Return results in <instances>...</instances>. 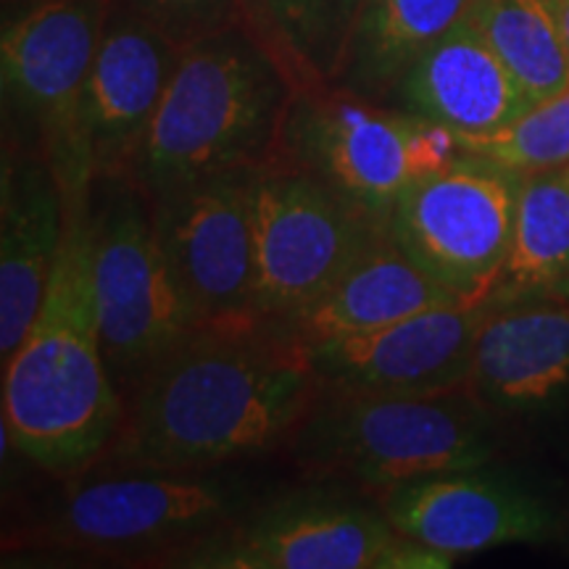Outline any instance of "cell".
<instances>
[{"mask_svg":"<svg viewBox=\"0 0 569 569\" xmlns=\"http://www.w3.org/2000/svg\"><path fill=\"white\" fill-rule=\"evenodd\" d=\"M490 303H448L380 330L309 346L319 388L365 396H436L467 388Z\"/></svg>","mask_w":569,"mask_h":569,"instance_id":"cell-13","label":"cell"},{"mask_svg":"<svg viewBox=\"0 0 569 569\" xmlns=\"http://www.w3.org/2000/svg\"><path fill=\"white\" fill-rule=\"evenodd\" d=\"M386 103L467 138L509 124L532 101L467 17L409 63Z\"/></svg>","mask_w":569,"mask_h":569,"instance_id":"cell-18","label":"cell"},{"mask_svg":"<svg viewBox=\"0 0 569 569\" xmlns=\"http://www.w3.org/2000/svg\"><path fill=\"white\" fill-rule=\"evenodd\" d=\"M478 0H365L338 88L386 103L425 48L472 13Z\"/></svg>","mask_w":569,"mask_h":569,"instance_id":"cell-22","label":"cell"},{"mask_svg":"<svg viewBox=\"0 0 569 569\" xmlns=\"http://www.w3.org/2000/svg\"><path fill=\"white\" fill-rule=\"evenodd\" d=\"M90 240L103 356L127 398L196 327L156 238L151 203L130 177L92 180Z\"/></svg>","mask_w":569,"mask_h":569,"instance_id":"cell-9","label":"cell"},{"mask_svg":"<svg viewBox=\"0 0 569 569\" xmlns=\"http://www.w3.org/2000/svg\"><path fill=\"white\" fill-rule=\"evenodd\" d=\"M111 0H3L0 106L3 148L40 153L69 203L90 198L80 101Z\"/></svg>","mask_w":569,"mask_h":569,"instance_id":"cell-6","label":"cell"},{"mask_svg":"<svg viewBox=\"0 0 569 569\" xmlns=\"http://www.w3.org/2000/svg\"><path fill=\"white\" fill-rule=\"evenodd\" d=\"M553 9H557L561 32H565L567 48H569V0H553Z\"/></svg>","mask_w":569,"mask_h":569,"instance_id":"cell-26","label":"cell"},{"mask_svg":"<svg viewBox=\"0 0 569 569\" xmlns=\"http://www.w3.org/2000/svg\"><path fill=\"white\" fill-rule=\"evenodd\" d=\"M293 92L243 24L182 48L130 180L153 201L203 177L269 167Z\"/></svg>","mask_w":569,"mask_h":569,"instance_id":"cell-3","label":"cell"},{"mask_svg":"<svg viewBox=\"0 0 569 569\" xmlns=\"http://www.w3.org/2000/svg\"><path fill=\"white\" fill-rule=\"evenodd\" d=\"M317 393L309 351L274 327H196L124 398L92 472H206L267 457L288 448Z\"/></svg>","mask_w":569,"mask_h":569,"instance_id":"cell-1","label":"cell"},{"mask_svg":"<svg viewBox=\"0 0 569 569\" xmlns=\"http://www.w3.org/2000/svg\"><path fill=\"white\" fill-rule=\"evenodd\" d=\"M403 538L457 561L498 546L540 543L557 519L540 498L482 469L430 475L372 496Z\"/></svg>","mask_w":569,"mask_h":569,"instance_id":"cell-14","label":"cell"},{"mask_svg":"<svg viewBox=\"0 0 569 569\" xmlns=\"http://www.w3.org/2000/svg\"><path fill=\"white\" fill-rule=\"evenodd\" d=\"M309 482L377 496L430 475L486 469L493 425L467 388L436 396H365L319 388L288 443Z\"/></svg>","mask_w":569,"mask_h":569,"instance_id":"cell-4","label":"cell"},{"mask_svg":"<svg viewBox=\"0 0 569 569\" xmlns=\"http://www.w3.org/2000/svg\"><path fill=\"white\" fill-rule=\"evenodd\" d=\"M124 417L101 346L92 284L90 198L69 203L67 238L48 293L3 361V427L11 448L59 480L92 472Z\"/></svg>","mask_w":569,"mask_h":569,"instance_id":"cell-2","label":"cell"},{"mask_svg":"<svg viewBox=\"0 0 569 569\" xmlns=\"http://www.w3.org/2000/svg\"><path fill=\"white\" fill-rule=\"evenodd\" d=\"M365 0H240V24L293 90L332 88L343 77Z\"/></svg>","mask_w":569,"mask_h":569,"instance_id":"cell-20","label":"cell"},{"mask_svg":"<svg viewBox=\"0 0 569 569\" xmlns=\"http://www.w3.org/2000/svg\"><path fill=\"white\" fill-rule=\"evenodd\" d=\"M177 48H188L211 34L240 24V0H111Z\"/></svg>","mask_w":569,"mask_h":569,"instance_id":"cell-25","label":"cell"},{"mask_svg":"<svg viewBox=\"0 0 569 569\" xmlns=\"http://www.w3.org/2000/svg\"><path fill=\"white\" fill-rule=\"evenodd\" d=\"M519 174L459 153L396 198L388 234L457 303H486L515 230Z\"/></svg>","mask_w":569,"mask_h":569,"instance_id":"cell-11","label":"cell"},{"mask_svg":"<svg viewBox=\"0 0 569 569\" xmlns=\"http://www.w3.org/2000/svg\"><path fill=\"white\" fill-rule=\"evenodd\" d=\"M453 561L403 538L377 501L311 482L251 507L172 561L174 569H446Z\"/></svg>","mask_w":569,"mask_h":569,"instance_id":"cell-8","label":"cell"},{"mask_svg":"<svg viewBox=\"0 0 569 569\" xmlns=\"http://www.w3.org/2000/svg\"><path fill=\"white\" fill-rule=\"evenodd\" d=\"M388 232V222L296 169H259L253 184V319L280 327L309 309Z\"/></svg>","mask_w":569,"mask_h":569,"instance_id":"cell-10","label":"cell"},{"mask_svg":"<svg viewBox=\"0 0 569 569\" xmlns=\"http://www.w3.org/2000/svg\"><path fill=\"white\" fill-rule=\"evenodd\" d=\"M469 19L532 103L567 88L569 48L553 0H478Z\"/></svg>","mask_w":569,"mask_h":569,"instance_id":"cell-23","label":"cell"},{"mask_svg":"<svg viewBox=\"0 0 569 569\" xmlns=\"http://www.w3.org/2000/svg\"><path fill=\"white\" fill-rule=\"evenodd\" d=\"M211 472L119 469L82 475L61 507L6 536V557L38 553L172 567L180 553L251 509L243 488Z\"/></svg>","mask_w":569,"mask_h":569,"instance_id":"cell-5","label":"cell"},{"mask_svg":"<svg viewBox=\"0 0 569 569\" xmlns=\"http://www.w3.org/2000/svg\"><path fill=\"white\" fill-rule=\"evenodd\" d=\"M569 298V169L519 177L515 230L488 301Z\"/></svg>","mask_w":569,"mask_h":569,"instance_id":"cell-21","label":"cell"},{"mask_svg":"<svg viewBox=\"0 0 569 569\" xmlns=\"http://www.w3.org/2000/svg\"><path fill=\"white\" fill-rule=\"evenodd\" d=\"M461 153L480 156L519 177L569 169V84L486 134L457 138Z\"/></svg>","mask_w":569,"mask_h":569,"instance_id":"cell-24","label":"cell"},{"mask_svg":"<svg viewBox=\"0 0 569 569\" xmlns=\"http://www.w3.org/2000/svg\"><path fill=\"white\" fill-rule=\"evenodd\" d=\"M256 174L259 169H232L148 201L156 238L193 327L256 322Z\"/></svg>","mask_w":569,"mask_h":569,"instance_id":"cell-12","label":"cell"},{"mask_svg":"<svg viewBox=\"0 0 569 569\" xmlns=\"http://www.w3.org/2000/svg\"><path fill=\"white\" fill-rule=\"evenodd\" d=\"M69 198L40 153L3 148L0 161V359L38 317L67 238Z\"/></svg>","mask_w":569,"mask_h":569,"instance_id":"cell-16","label":"cell"},{"mask_svg":"<svg viewBox=\"0 0 569 569\" xmlns=\"http://www.w3.org/2000/svg\"><path fill=\"white\" fill-rule=\"evenodd\" d=\"M459 153L446 127L332 84L293 92L272 163L315 177L388 222L411 182Z\"/></svg>","mask_w":569,"mask_h":569,"instance_id":"cell-7","label":"cell"},{"mask_svg":"<svg viewBox=\"0 0 569 569\" xmlns=\"http://www.w3.org/2000/svg\"><path fill=\"white\" fill-rule=\"evenodd\" d=\"M457 303L386 232L309 309L274 330L303 348L380 330L419 311ZM272 327V325H269Z\"/></svg>","mask_w":569,"mask_h":569,"instance_id":"cell-19","label":"cell"},{"mask_svg":"<svg viewBox=\"0 0 569 569\" xmlns=\"http://www.w3.org/2000/svg\"><path fill=\"white\" fill-rule=\"evenodd\" d=\"M180 53L161 32L111 3L80 101L92 180L130 177Z\"/></svg>","mask_w":569,"mask_h":569,"instance_id":"cell-15","label":"cell"},{"mask_svg":"<svg viewBox=\"0 0 569 569\" xmlns=\"http://www.w3.org/2000/svg\"><path fill=\"white\" fill-rule=\"evenodd\" d=\"M467 390L490 415H528L569 390V298L490 306Z\"/></svg>","mask_w":569,"mask_h":569,"instance_id":"cell-17","label":"cell"}]
</instances>
